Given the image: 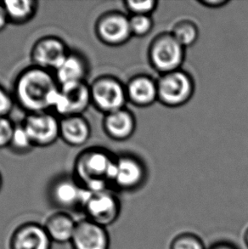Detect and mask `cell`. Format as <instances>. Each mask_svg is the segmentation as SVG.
Here are the masks:
<instances>
[{"mask_svg":"<svg viewBox=\"0 0 248 249\" xmlns=\"http://www.w3.org/2000/svg\"><path fill=\"white\" fill-rule=\"evenodd\" d=\"M70 244L72 249H109L111 240L106 227L84 218L77 221Z\"/></svg>","mask_w":248,"mask_h":249,"instance_id":"12","label":"cell"},{"mask_svg":"<svg viewBox=\"0 0 248 249\" xmlns=\"http://www.w3.org/2000/svg\"><path fill=\"white\" fill-rule=\"evenodd\" d=\"M10 148L17 153H25L34 148L31 139L27 135L23 125H16L13 136L10 142Z\"/></svg>","mask_w":248,"mask_h":249,"instance_id":"23","label":"cell"},{"mask_svg":"<svg viewBox=\"0 0 248 249\" xmlns=\"http://www.w3.org/2000/svg\"><path fill=\"white\" fill-rule=\"evenodd\" d=\"M157 84L158 99L168 107L185 104L194 92V84L191 77L179 70L162 75Z\"/></svg>","mask_w":248,"mask_h":249,"instance_id":"6","label":"cell"},{"mask_svg":"<svg viewBox=\"0 0 248 249\" xmlns=\"http://www.w3.org/2000/svg\"><path fill=\"white\" fill-rule=\"evenodd\" d=\"M172 35L183 47L187 48L193 45L197 40V27L190 21L179 22L175 26Z\"/></svg>","mask_w":248,"mask_h":249,"instance_id":"21","label":"cell"},{"mask_svg":"<svg viewBox=\"0 0 248 249\" xmlns=\"http://www.w3.org/2000/svg\"><path fill=\"white\" fill-rule=\"evenodd\" d=\"M117 175L112 182L118 189L131 192L140 188L144 183L145 171L144 167L136 159L123 157L117 161Z\"/></svg>","mask_w":248,"mask_h":249,"instance_id":"14","label":"cell"},{"mask_svg":"<svg viewBox=\"0 0 248 249\" xmlns=\"http://www.w3.org/2000/svg\"><path fill=\"white\" fill-rule=\"evenodd\" d=\"M90 136V125L83 115L60 119V139L67 145L80 147L87 143Z\"/></svg>","mask_w":248,"mask_h":249,"instance_id":"15","label":"cell"},{"mask_svg":"<svg viewBox=\"0 0 248 249\" xmlns=\"http://www.w3.org/2000/svg\"><path fill=\"white\" fill-rule=\"evenodd\" d=\"M132 35L144 37L151 32L153 27V20L150 16H132L129 18Z\"/></svg>","mask_w":248,"mask_h":249,"instance_id":"24","label":"cell"},{"mask_svg":"<svg viewBox=\"0 0 248 249\" xmlns=\"http://www.w3.org/2000/svg\"><path fill=\"white\" fill-rule=\"evenodd\" d=\"M77 222L69 213L59 211L50 216L44 226L53 243L65 244L72 239Z\"/></svg>","mask_w":248,"mask_h":249,"instance_id":"17","label":"cell"},{"mask_svg":"<svg viewBox=\"0 0 248 249\" xmlns=\"http://www.w3.org/2000/svg\"><path fill=\"white\" fill-rule=\"evenodd\" d=\"M59 89L54 72L32 66L20 71L16 78L14 100L28 114L50 111Z\"/></svg>","mask_w":248,"mask_h":249,"instance_id":"1","label":"cell"},{"mask_svg":"<svg viewBox=\"0 0 248 249\" xmlns=\"http://www.w3.org/2000/svg\"><path fill=\"white\" fill-rule=\"evenodd\" d=\"M34 147H48L60 139V119L50 111L30 113L21 123Z\"/></svg>","mask_w":248,"mask_h":249,"instance_id":"7","label":"cell"},{"mask_svg":"<svg viewBox=\"0 0 248 249\" xmlns=\"http://www.w3.org/2000/svg\"><path fill=\"white\" fill-rule=\"evenodd\" d=\"M200 3L208 8H220L229 3L226 0H202Z\"/></svg>","mask_w":248,"mask_h":249,"instance_id":"30","label":"cell"},{"mask_svg":"<svg viewBox=\"0 0 248 249\" xmlns=\"http://www.w3.org/2000/svg\"><path fill=\"white\" fill-rule=\"evenodd\" d=\"M52 240L44 225L27 222L15 230L10 240V249H51Z\"/></svg>","mask_w":248,"mask_h":249,"instance_id":"13","label":"cell"},{"mask_svg":"<svg viewBox=\"0 0 248 249\" xmlns=\"http://www.w3.org/2000/svg\"><path fill=\"white\" fill-rule=\"evenodd\" d=\"M9 22L15 25H23L34 18L38 9L36 0H7L3 1Z\"/></svg>","mask_w":248,"mask_h":249,"instance_id":"20","label":"cell"},{"mask_svg":"<svg viewBox=\"0 0 248 249\" xmlns=\"http://www.w3.org/2000/svg\"><path fill=\"white\" fill-rule=\"evenodd\" d=\"M85 218L104 227L113 225L121 213V202L110 190L92 193L83 209Z\"/></svg>","mask_w":248,"mask_h":249,"instance_id":"9","label":"cell"},{"mask_svg":"<svg viewBox=\"0 0 248 249\" xmlns=\"http://www.w3.org/2000/svg\"><path fill=\"white\" fill-rule=\"evenodd\" d=\"M13 94L0 85V118L9 117L15 106Z\"/></svg>","mask_w":248,"mask_h":249,"instance_id":"27","label":"cell"},{"mask_svg":"<svg viewBox=\"0 0 248 249\" xmlns=\"http://www.w3.org/2000/svg\"><path fill=\"white\" fill-rule=\"evenodd\" d=\"M208 249H239L235 243L227 240H219L211 244Z\"/></svg>","mask_w":248,"mask_h":249,"instance_id":"28","label":"cell"},{"mask_svg":"<svg viewBox=\"0 0 248 249\" xmlns=\"http://www.w3.org/2000/svg\"><path fill=\"white\" fill-rule=\"evenodd\" d=\"M15 127L9 117L0 118V149L10 147Z\"/></svg>","mask_w":248,"mask_h":249,"instance_id":"26","label":"cell"},{"mask_svg":"<svg viewBox=\"0 0 248 249\" xmlns=\"http://www.w3.org/2000/svg\"><path fill=\"white\" fill-rule=\"evenodd\" d=\"M89 64L84 55L76 51H70L61 66L54 71L59 85L86 82Z\"/></svg>","mask_w":248,"mask_h":249,"instance_id":"16","label":"cell"},{"mask_svg":"<svg viewBox=\"0 0 248 249\" xmlns=\"http://www.w3.org/2000/svg\"><path fill=\"white\" fill-rule=\"evenodd\" d=\"M95 34L100 41L110 46L125 44L132 36L129 18L118 12L104 14L95 23Z\"/></svg>","mask_w":248,"mask_h":249,"instance_id":"11","label":"cell"},{"mask_svg":"<svg viewBox=\"0 0 248 249\" xmlns=\"http://www.w3.org/2000/svg\"><path fill=\"white\" fill-rule=\"evenodd\" d=\"M114 162L110 154L104 150L87 149L76 159L74 178L93 193L109 190L108 175Z\"/></svg>","mask_w":248,"mask_h":249,"instance_id":"2","label":"cell"},{"mask_svg":"<svg viewBox=\"0 0 248 249\" xmlns=\"http://www.w3.org/2000/svg\"><path fill=\"white\" fill-rule=\"evenodd\" d=\"M169 249H208L200 236L190 231L178 233L172 239Z\"/></svg>","mask_w":248,"mask_h":249,"instance_id":"22","label":"cell"},{"mask_svg":"<svg viewBox=\"0 0 248 249\" xmlns=\"http://www.w3.org/2000/svg\"><path fill=\"white\" fill-rule=\"evenodd\" d=\"M185 57V48L173 37L165 34L155 39L150 50V58L155 69L163 74L177 71Z\"/></svg>","mask_w":248,"mask_h":249,"instance_id":"8","label":"cell"},{"mask_svg":"<svg viewBox=\"0 0 248 249\" xmlns=\"http://www.w3.org/2000/svg\"><path fill=\"white\" fill-rule=\"evenodd\" d=\"M103 128L110 138L116 141L127 140L135 128L134 116L125 109L108 113L105 116Z\"/></svg>","mask_w":248,"mask_h":249,"instance_id":"18","label":"cell"},{"mask_svg":"<svg viewBox=\"0 0 248 249\" xmlns=\"http://www.w3.org/2000/svg\"><path fill=\"white\" fill-rule=\"evenodd\" d=\"M93 192L84 188L74 176H62L51 184L49 198L61 211H83Z\"/></svg>","mask_w":248,"mask_h":249,"instance_id":"3","label":"cell"},{"mask_svg":"<svg viewBox=\"0 0 248 249\" xmlns=\"http://www.w3.org/2000/svg\"><path fill=\"white\" fill-rule=\"evenodd\" d=\"M127 99L139 107H146L158 99V84L144 76L132 79L126 88Z\"/></svg>","mask_w":248,"mask_h":249,"instance_id":"19","label":"cell"},{"mask_svg":"<svg viewBox=\"0 0 248 249\" xmlns=\"http://www.w3.org/2000/svg\"><path fill=\"white\" fill-rule=\"evenodd\" d=\"M70 51L60 37L46 36L35 42L31 51V60L33 66L54 72Z\"/></svg>","mask_w":248,"mask_h":249,"instance_id":"10","label":"cell"},{"mask_svg":"<svg viewBox=\"0 0 248 249\" xmlns=\"http://www.w3.org/2000/svg\"><path fill=\"white\" fill-rule=\"evenodd\" d=\"M2 187H3V177H2V175L0 174V192H1Z\"/></svg>","mask_w":248,"mask_h":249,"instance_id":"32","label":"cell"},{"mask_svg":"<svg viewBox=\"0 0 248 249\" xmlns=\"http://www.w3.org/2000/svg\"><path fill=\"white\" fill-rule=\"evenodd\" d=\"M92 104L90 86L86 82L61 85L52 110L61 118L83 115Z\"/></svg>","mask_w":248,"mask_h":249,"instance_id":"5","label":"cell"},{"mask_svg":"<svg viewBox=\"0 0 248 249\" xmlns=\"http://www.w3.org/2000/svg\"><path fill=\"white\" fill-rule=\"evenodd\" d=\"M90 86L92 104L106 114L124 109L127 101L126 89L116 78L103 76L96 78Z\"/></svg>","mask_w":248,"mask_h":249,"instance_id":"4","label":"cell"},{"mask_svg":"<svg viewBox=\"0 0 248 249\" xmlns=\"http://www.w3.org/2000/svg\"><path fill=\"white\" fill-rule=\"evenodd\" d=\"M243 241H244L246 247L248 249V226L247 227V229L245 230L244 234H243Z\"/></svg>","mask_w":248,"mask_h":249,"instance_id":"31","label":"cell"},{"mask_svg":"<svg viewBox=\"0 0 248 249\" xmlns=\"http://www.w3.org/2000/svg\"><path fill=\"white\" fill-rule=\"evenodd\" d=\"M8 24L10 22L7 17L6 10L3 6V1H0V32L4 30Z\"/></svg>","mask_w":248,"mask_h":249,"instance_id":"29","label":"cell"},{"mask_svg":"<svg viewBox=\"0 0 248 249\" xmlns=\"http://www.w3.org/2000/svg\"><path fill=\"white\" fill-rule=\"evenodd\" d=\"M127 10L133 16H150L158 5V1L145 0V1H133L125 2Z\"/></svg>","mask_w":248,"mask_h":249,"instance_id":"25","label":"cell"}]
</instances>
